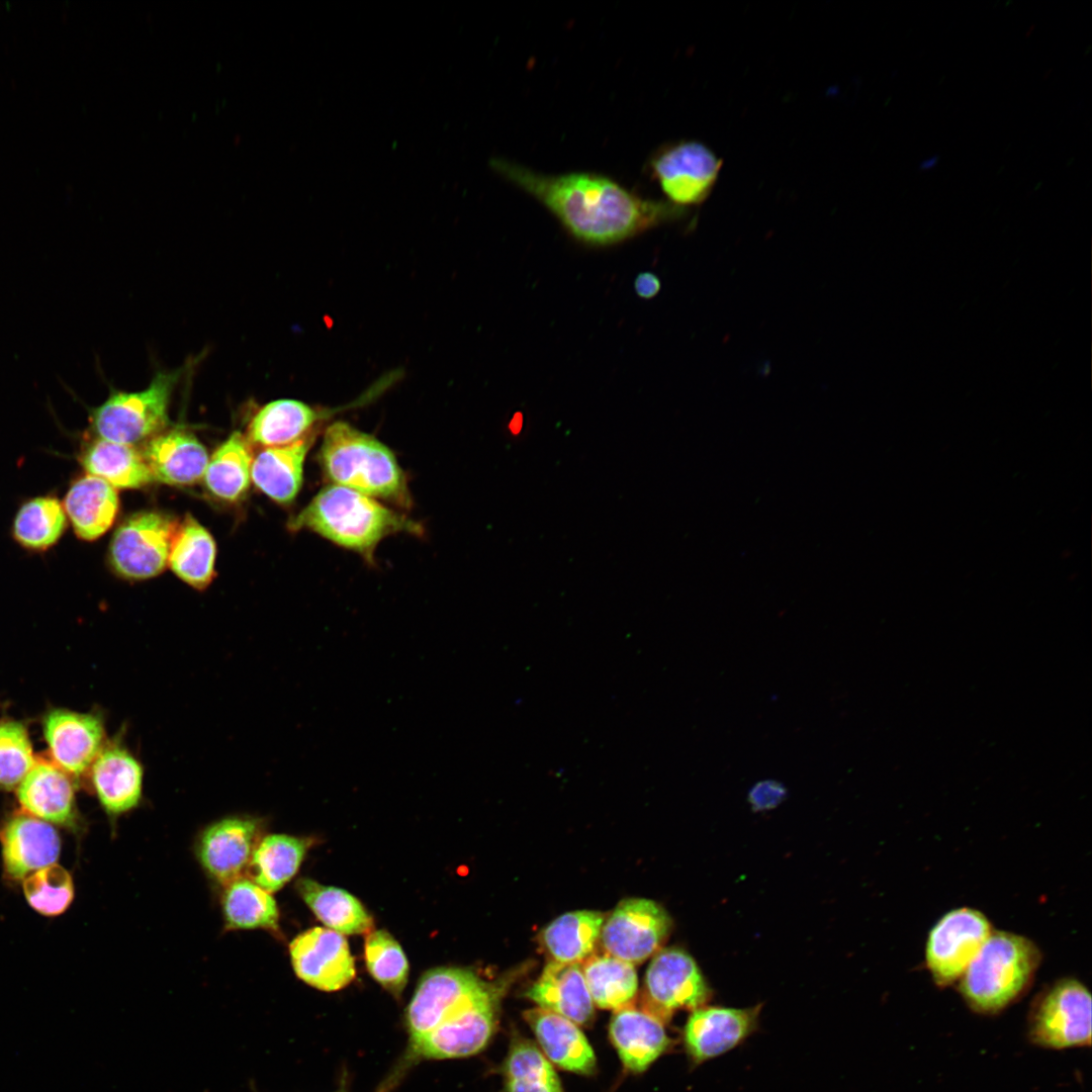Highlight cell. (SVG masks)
Returning <instances> with one entry per match:
<instances>
[{
	"label": "cell",
	"mask_w": 1092,
	"mask_h": 1092,
	"mask_svg": "<svg viewBox=\"0 0 1092 1092\" xmlns=\"http://www.w3.org/2000/svg\"><path fill=\"white\" fill-rule=\"evenodd\" d=\"M489 165L500 177L541 202L584 243L616 244L685 214L682 207L644 199L600 174L549 175L504 158H493Z\"/></svg>",
	"instance_id": "cell-1"
},
{
	"label": "cell",
	"mask_w": 1092,
	"mask_h": 1092,
	"mask_svg": "<svg viewBox=\"0 0 1092 1092\" xmlns=\"http://www.w3.org/2000/svg\"><path fill=\"white\" fill-rule=\"evenodd\" d=\"M292 531L308 529L344 548L371 559L377 544L398 532L420 534L419 524L371 496L330 484L289 520Z\"/></svg>",
	"instance_id": "cell-2"
},
{
	"label": "cell",
	"mask_w": 1092,
	"mask_h": 1092,
	"mask_svg": "<svg viewBox=\"0 0 1092 1092\" xmlns=\"http://www.w3.org/2000/svg\"><path fill=\"white\" fill-rule=\"evenodd\" d=\"M318 460L326 476L337 485L410 504L406 479L393 452L347 422L337 421L326 428Z\"/></svg>",
	"instance_id": "cell-3"
},
{
	"label": "cell",
	"mask_w": 1092,
	"mask_h": 1092,
	"mask_svg": "<svg viewBox=\"0 0 1092 1092\" xmlns=\"http://www.w3.org/2000/svg\"><path fill=\"white\" fill-rule=\"evenodd\" d=\"M1041 962L1038 946L1013 932L992 931L958 981L966 1004L980 1014H996L1029 989Z\"/></svg>",
	"instance_id": "cell-4"
},
{
	"label": "cell",
	"mask_w": 1092,
	"mask_h": 1092,
	"mask_svg": "<svg viewBox=\"0 0 1092 1092\" xmlns=\"http://www.w3.org/2000/svg\"><path fill=\"white\" fill-rule=\"evenodd\" d=\"M184 372L185 367L162 370L142 390H111L91 412L93 433L97 438L131 446L163 432L169 424L172 394Z\"/></svg>",
	"instance_id": "cell-5"
},
{
	"label": "cell",
	"mask_w": 1092,
	"mask_h": 1092,
	"mask_svg": "<svg viewBox=\"0 0 1092 1092\" xmlns=\"http://www.w3.org/2000/svg\"><path fill=\"white\" fill-rule=\"evenodd\" d=\"M1034 1044L1064 1050L1091 1044V995L1077 979L1064 978L1040 991L1027 1017Z\"/></svg>",
	"instance_id": "cell-6"
},
{
	"label": "cell",
	"mask_w": 1092,
	"mask_h": 1092,
	"mask_svg": "<svg viewBox=\"0 0 1092 1092\" xmlns=\"http://www.w3.org/2000/svg\"><path fill=\"white\" fill-rule=\"evenodd\" d=\"M502 987L489 991L408 1044L399 1070L421 1060L456 1059L480 1052L490 1040L497 1022Z\"/></svg>",
	"instance_id": "cell-7"
},
{
	"label": "cell",
	"mask_w": 1092,
	"mask_h": 1092,
	"mask_svg": "<svg viewBox=\"0 0 1092 1092\" xmlns=\"http://www.w3.org/2000/svg\"><path fill=\"white\" fill-rule=\"evenodd\" d=\"M492 986L468 969L439 967L426 972L405 1012L410 1044L484 995Z\"/></svg>",
	"instance_id": "cell-8"
},
{
	"label": "cell",
	"mask_w": 1092,
	"mask_h": 1092,
	"mask_svg": "<svg viewBox=\"0 0 1092 1092\" xmlns=\"http://www.w3.org/2000/svg\"><path fill=\"white\" fill-rule=\"evenodd\" d=\"M993 931L989 919L970 907L952 909L931 927L925 965L938 987L958 982Z\"/></svg>",
	"instance_id": "cell-9"
},
{
	"label": "cell",
	"mask_w": 1092,
	"mask_h": 1092,
	"mask_svg": "<svg viewBox=\"0 0 1092 1092\" xmlns=\"http://www.w3.org/2000/svg\"><path fill=\"white\" fill-rule=\"evenodd\" d=\"M177 525L158 512H141L115 530L108 549L113 571L127 579H147L161 573L169 561Z\"/></svg>",
	"instance_id": "cell-10"
},
{
	"label": "cell",
	"mask_w": 1092,
	"mask_h": 1092,
	"mask_svg": "<svg viewBox=\"0 0 1092 1092\" xmlns=\"http://www.w3.org/2000/svg\"><path fill=\"white\" fill-rule=\"evenodd\" d=\"M713 991L696 961L684 949L663 948L652 959L646 975L641 1006L664 1023L676 1010L705 1006Z\"/></svg>",
	"instance_id": "cell-11"
},
{
	"label": "cell",
	"mask_w": 1092,
	"mask_h": 1092,
	"mask_svg": "<svg viewBox=\"0 0 1092 1092\" xmlns=\"http://www.w3.org/2000/svg\"><path fill=\"white\" fill-rule=\"evenodd\" d=\"M722 160L706 145L681 141L661 148L650 160V171L668 202L685 206L703 203L712 193Z\"/></svg>",
	"instance_id": "cell-12"
},
{
	"label": "cell",
	"mask_w": 1092,
	"mask_h": 1092,
	"mask_svg": "<svg viewBox=\"0 0 1092 1092\" xmlns=\"http://www.w3.org/2000/svg\"><path fill=\"white\" fill-rule=\"evenodd\" d=\"M671 925L669 914L656 902L630 898L604 921L600 938L607 953L635 965L660 950Z\"/></svg>",
	"instance_id": "cell-13"
},
{
	"label": "cell",
	"mask_w": 1092,
	"mask_h": 1092,
	"mask_svg": "<svg viewBox=\"0 0 1092 1092\" xmlns=\"http://www.w3.org/2000/svg\"><path fill=\"white\" fill-rule=\"evenodd\" d=\"M264 824L252 816L219 819L199 834L196 857L209 878L224 887L246 877L253 852L263 836Z\"/></svg>",
	"instance_id": "cell-14"
},
{
	"label": "cell",
	"mask_w": 1092,
	"mask_h": 1092,
	"mask_svg": "<svg viewBox=\"0 0 1092 1092\" xmlns=\"http://www.w3.org/2000/svg\"><path fill=\"white\" fill-rule=\"evenodd\" d=\"M292 968L307 985L322 991H337L356 975L354 959L345 936L325 927H312L289 944Z\"/></svg>",
	"instance_id": "cell-15"
},
{
	"label": "cell",
	"mask_w": 1092,
	"mask_h": 1092,
	"mask_svg": "<svg viewBox=\"0 0 1092 1092\" xmlns=\"http://www.w3.org/2000/svg\"><path fill=\"white\" fill-rule=\"evenodd\" d=\"M761 1005L749 1008L702 1006L684 1028L686 1051L695 1065L719 1057L743 1042L758 1027Z\"/></svg>",
	"instance_id": "cell-16"
},
{
	"label": "cell",
	"mask_w": 1092,
	"mask_h": 1092,
	"mask_svg": "<svg viewBox=\"0 0 1092 1092\" xmlns=\"http://www.w3.org/2000/svg\"><path fill=\"white\" fill-rule=\"evenodd\" d=\"M43 732L54 763L69 776L84 774L104 747V725L96 714L54 710Z\"/></svg>",
	"instance_id": "cell-17"
},
{
	"label": "cell",
	"mask_w": 1092,
	"mask_h": 1092,
	"mask_svg": "<svg viewBox=\"0 0 1092 1092\" xmlns=\"http://www.w3.org/2000/svg\"><path fill=\"white\" fill-rule=\"evenodd\" d=\"M0 842L5 872L13 880L55 863L61 849L56 829L25 812L7 820L0 830Z\"/></svg>",
	"instance_id": "cell-18"
},
{
	"label": "cell",
	"mask_w": 1092,
	"mask_h": 1092,
	"mask_svg": "<svg viewBox=\"0 0 1092 1092\" xmlns=\"http://www.w3.org/2000/svg\"><path fill=\"white\" fill-rule=\"evenodd\" d=\"M333 410L293 398H279L258 406L247 425V440L265 448L295 443L316 430Z\"/></svg>",
	"instance_id": "cell-19"
},
{
	"label": "cell",
	"mask_w": 1092,
	"mask_h": 1092,
	"mask_svg": "<svg viewBox=\"0 0 1092 1092\" xmlns=\"http://www.w3.org/2000/svg\"><path fill=\"white\" fill-rule=\"evenodd\" d=\"M90 769L97 798L110 816L124 814L140 805L144 768L127 748L113 743L104 746Z\"/></svg>",
	"instance_id": "cell-20"
},
{
	"label": "cell",
	"mask_w": 1092,
	"mask_h": 1092,
	"mask_svg": "<svg viewBox=\"0 0 1092 1092\" xmlns=\"http://www.w3.org/2000/svg\"><path fill=\"white\" fill-rule=\"evenodd\" d=\"M142 455L154 480L169 485H189L205 472L206 449L189 431L164 430L147 441Z\"/></svg>",
	"instance_id": "cell-21"
},
{
	"label": "cell",
	"mask_w": 1092,
	"mask_h": 1092,
	"mask_svg": "<svg viewBox=\"0 0 1092 1092\" xmlns=\"http://www.w3.org/2000/svg\"><path fill=\"white\" fill-rule=\"evenodd\" d=\"M610 1037L624 1066L633 1072L647 1069L671 1042L664 1022L634 1002L615 1010Z\"/></svg>",
	"instance_id": "cell-22"
},
{
	"label": "cell",
	"mask_w": 1092,
	"mask_h": 1092,
	"mask_svg": "<svg viewBox=\"0 0 1092 1092\" xmlns=\"http://www.w3.org/2000/svg\"><path fill=\"white\" fill-rule=\"evenodd\" d=\"M527 997L577 1025H586L594 1018L595 1005L580 964L549 962Z\"/></svg>",
	"instance_id": "cell-23"
},
{
	"label": "cell",
	"mask_w": 1092,
	"mask_h": 1092,
	"mask_svg": "<svg viewBox=\"0 0 1092 1092\" xmlns=\"http://www.w3.org/2000/svg\"><path fill=\"white\" fill-rule=\"evenodd\" d=\"M23 811L49 823L74 826L77 820L71 778L54 762L38 760L18 786Z\"/></svg>",
	"instance_id": "cell-24"
},
{
	"label": "cell",
	"mask_w": 1092,
	"mask_h": 1092,
	"mask_svg": "<svg viewBox=\"0 0 1092 1092\" xmlns=\"http://www.w3.org/2000/svg\"><path fill=\"white\" fill-rule=\"evenodd\" d=\"M524 1016L549 1061L576 1074L596 1071L595 1053L577 1024L541 1007L527 1010Z\"/></svg>",
	"instance_id": "cell-25"
},
{
	"label": "cell",
	"mask_w": 1092,
	"mask_h": 1092,
	"mask_svg": "<svg viewBox=\"0 0 1092 1092\" xmlns=\"http://www.w3.org/2000/svg\"><path fill=\"white\" fill-rule=\"evenodd\" d=\"M63 507L76 536L83 541H94L112 526L119 499L116 488L86 473L70 484Z\"/></svg>",
	"instance_id": "cell-26"
},
{
	"label": "cell",
	"mask_w": 1092,
	"mask_h": 1092,
	"mask_svg": "<svg viewBox=\"0 0 1092 1092\" xmlns=\"http://www.w3.org/2000/svg\"><path fill=\"white\" fill-rule=\"evenodd\" d=\"M316 434L295 443L261 450L252 461L251 479L263 493L279 504H289L303 480L305 456Z\"/></svg>",
	"instance_id": "cell-27"
},
{
	"label": "cell",
	"mask_w": 1092,
	"mask_h": 1092,
	"mask_svg": "<svg viewBox=\"0 0 1092 1092\" xmlns=\"http://www.w3.org/2000/svg\"><path fill=\"white\" fill-rule=\"evenodd\" d=\"M79 461L87 474L114 488H140L154 480L142 453L130 445L96 437L82 448Z\"/></svg>",
	"instance_id": "cell-28"
},
{
	"label": "cell",
	"mask_w": 1092,
	"mask_h": 1092,
	"mask_svg": "<svg viewBox=\"0 0 1092 1092\" xmlns=\"http://www.w3.org/2000/svg\"><path fill=\"white\" fill-rule=\"evenodd\" d=\"M295 888L313 914L328 928L343 935L370 932L373 921L362 903L349 892L301 878Z\"/></svg>",
	"instance_id": "cell-29"
},
{
	"label": "cell",
	"mask_w": 1092,
	"mask_h": 1092,
	"mask_svg": "<svg viewBox=\"0 0 1092 1092\" xmlns=\"http://www.w3.org/2000/svg\"><path fill=\"white\" fill-rule=\"evenodd\" d=\"M311 839L288 834L263 835L258 842L246 877L273 894L297 873Z\"/></svg>",
	"instance_id": "cell-30"
},
{
	"label": "cell",
	"mask_w": 1092,
	"mask_h": 1092,
	"mask_svg": "<svg viewBox=\"0 0 1092 1092\" xmlns=\"http://www.w3.org/2000/svg\"><path fill=\"white\" fill-rule=\"evenodd\" d=\"M215 554V542L210 533L187 516L176 527L168 564L183 581L203 589L214 576Z\"/></svg>",
	"instance_id": "cell-31"
},
{
	"label": "cell",
	"mask_w": 1092,
	"mask_h": 1092,
	"mask_svg": "<svg viewBox=\"0 0 1092 1092\" xmlns=\"http://www.w3.org/2000/svg\"><path fill=\"white\" fill-rule=\"evenodd\" d=\"M225 928L229 930L264 929L277 932L279 909L272 894L248 877L223 887L220 899Z\"/></svg>",
	"instance_id": "cell-32"
},
{
	"label": "cell",
	"mask_w": 1092,
	"mask_h": 1092,
	"mask_svg": "<svg viewBox=\"0 0 1092 1092\" xmlns=\"http://www.w3.org/2000/svg\"><path fill=\"white\" fill-rule=\"evenodd\" d=\"M604 921V915L598 911L564 913L543 929L542 943L553 961L582 963L593 953Z\"/></svg>",
	"instance_id": "cell-33"
},
{
	"label": "cell",
	"mask_w": 1092,
	"mask_h": 1092,
	"mask_svg": "<svg viewBox=\"0 0 1092 1092\" xmlns=\"http://www.w3.org/2000/svg\"><path fill=\"white\" fill-rule=\"evenodd\" d=\"M63 504L53 494L31 497L18 508L11 526L13 540L24 550L44 552L54 547L68 527Z\"/></svg>",
	"instance_id": "cell-34"
},
{
	"label": "cell",
	"mask_w": 1092,
	"mask_h": 1092,
	"mask_svg": "<svg viewBox=\"0 0 1092 1092\" xmlns=\"http://www.w3.org/2000/svg\"><path fill=\"white\" fill-rule=\"evenodd\" d=\"M594 1005L617 1010L632 1004L638 991L634 965L609 953H592L580 965Z\"/></svg>",
	"instance_id": "cell-35"
},
{
	"label": "cell",
	"mask_w": 1092,
	"mask_h": 1092,
	"mask_svg": "<svg viewBox=\"0 0 1092 1092\" xmlns=\"http://www.w3.org/2000/svg\"><path fill=\"white\" fill-rule=\"evenodd\" d=\"M250 443L236 431L213 452L203 475L207 489L216 497L236 502L248 490L253 456Z\"/></svg>",
	"instance_id": "cell-36"
},
{
	"label": "cell",
	"mask_w": 1092,
	"mask_h": 1092,
	"mask_svg": "<svg viewBox=\"0 0 1092 1092\" xmlns=\"http://www.w3.org/2000/svg\"><path fill=\"white\" fill-rule=\"evenodd\" d=\"M503 1073L506 1092H563L549 1060L524 1037L513 1039Z\"/></svg>",
	"instance_id": "cell-37"
},
{
	"label": "cell",
	"mask_w": 1092,
	"mask_h": 1092,
	"mask_svg": "<svg viewBox=\"0 0 1092 1092\" xmlns=\"http://www.w3.org/2000/svg\"><path fill=\"white\" fill-rule=\"evenodd\" d=\"M367 970L372 978L394 997H399L408 979V962L394 937L383 929L368 932L364 944Z\"/></svg>",
	"instance_id": "cell-38"
},
{
	"label": "cell",
	"mask_w": 1092,
	"mask_h": 1092,
	"mask_svg": "<svg viewBox=\"0 0 1092 1092\" xmlns=\"http://www.w3.org/2000/svg\"><path fill=\"white\" fill-rule=\"evenodd\" d=\"M23 892L35 911L46 916H57L72 903L74 885L69 872L53 863L25 877Z\"/></svg>",
	"instance_id": "cell-39"
},
{
	"label": "cell",
	"mask_w": 1092,
	"mask_h": 1092,
	"mask_svg": "<svg viewBox=\"0 0 1092 1092\" xmlns=\"http://www.w3.org/2000/svg\"><path fill=\"white\" fill-rule=\"evenodd\" d=\"M35 762L26 728L16 721L0 724V789L18 788Z\"/></svg>",
	"instance_id": "cell-40"
},
{
	"label": "cell",
	"mask_w": 1092,
	"mask_h": 1092,
	"mask_svg": "<svg viewBox=\"0 0 1092 1092\" xmlns=\"http://www.w3.org/2000/svg\"><path fill=\"white\" fill-rule=\"evenodd\" d=\"M786 787L775 780H764L751 787L748 803L753 811H766L778 807L786 798Z\"/></svg>",
	"instance_id": "cell-41"
},
{
	"label": "cell",
	"mask_w": 1092,
	"mask_h": 1092,
	"mask_svg": "<svg viewBox=\"0 0 1092 1092\" xmlns=\"http://www.w3.org/2000/svg\"><path fill=\"white\" fill-rule=\"evenodd\" d=\"M660 287L659 278L652 272H641L634 280V289L641 298L649 299L654 297L659 292Z\"/></svg>",
	"instance_id": "cell-42"
},
{
	"label": "cell",
	"mask_w": 1092,
	"mask_h": 1092,
	"mask_svg": "<svg viewBox=\"0 0 1092 1092\" xmlns=\"http://www.w3.org/2000/svg\"><path fill=\"white\" fill-rule=\"evenodd\" d=\"M936 161H937L936 158L928 159V160L922 162L920 167L922 169H928V168L932 167L936 163Z\"/></svg>",
	"instance_id": "cell-43"
}]
</instances>
